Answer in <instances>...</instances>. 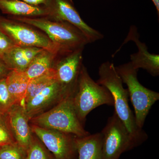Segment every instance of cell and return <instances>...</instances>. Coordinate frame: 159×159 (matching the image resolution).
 I'll return each instance as SVG.
<instances>
[{
  "instance_id": "cell-21",
  "label": "cell",
  "mask_w": 159,
  "mask_h": 159,
  "mask_svg": "<svg viewBox=\"0 0 159 159\" xmlns=\"http://www.w3.org/2000/svg\"><path fill=\"white\" fill-rule=\"evenodd\" d=\"M25 159H55L50 156L45 148L37 140L32 138L27 150Z\"/></svg>"
},
{
  "instance_id": "cell-6",
  "label": "cell",
  "mask_w": 159,
  "mask_h": 159,
  "mask_svg": "<svg viewBox=\"0 0 159 159\" xmlns=\"http://www.w3.org/2000/svg\"><path fill=\"white\" fill-rule=\"evenodd\" d=\"M100 133L102 159H119L122 153L135 148L130 134L115 112Z\"/></svg>"
},
{
  "instance_id": "cell-5",
  "label": "cell",
  "mask_w": 159,
  "mask_h": 159,
  "mask_svg": "<svg viewBox=\"0 0 159 159\" xmlns=\"http://www.w3.org/2000/svg\"><path fill=\"white\" fill-rule=\"evenodd\" d=\"M116 69L122 82L128 88L137 125L142 129L152 107L159 99V93L140 83L138 79L139 70L134 68L130 62L116 66Z\"/></svg>"
},
{
  "instance_id": "cell-15",
  "label": "cell",
  "mask_w": 159,
  "mask_h": 159,
  "mask_svg": "<svg viewBox=\"0 0 159 159\" xmlns=\"http://www.w3.org/2000/svg\"><path fill=\"white\" fill-rule=\"evenodd\" d=\"M0 10L16 17H48L49 14L45 6H32L21 0H0Z\"/></svg>"
},
{
  "instance_id": "cell-7",
  "label": "cell",
  "mask_w": 159,
  "mask_h": 159,
  "mask_svg": "<svg viewBox=\"0 0 159 159\" xmlns=\"http://www.w3.org/2000/svg\"><path fill=\"white\" fill-rule=\"evenodd\" d=\"M0 28L16 46L36 47L59 55L65 54L47 35L17 22L0 20Z\"/></svg>"
},
{
  "instance_id": "cell-18",
  "label": "cell",
  "mask_w": 159,
  "mask_h": 159,
  "mask_svg": "<svg viewBox=\"0 0 159 159\" xmlns=\"http://www.w3.org/2000/svg\"><path fill=\"white\" fill-rule=\"evenodd\" d=\"M59 55L44 50L35 57L25 71L30 80L48 73L53 68V63Z\"/></svg>"
},
{
  "instance_id": "cell-3",
  "label": "cell",
  "mask_w": 159,
  "mask_h": 159,
  "mask_svg": "<svg viewBox=\"0 0 159 159\" xmlns=\"http://www.w3.org/2000/svg\"><path fill=\"white\" fill-rule=\"evenodd\" d=\"M30 120L33 125L59 131L76 136L84 137L90 134L85 130L74 107L73 96H67L51 110L39 114Z\"/></svg>"
},
{
  "instance_id": "cell-8",
  "label": "cell",
  "mask_w": 159,
  "mask_h": 159,
  "mask_svg": "<svg viewBox=\"0 0 159 159\" xmlns=\"http://www.w3.org/2000/svg\"><path fill=\"white\" fill-rule=\"evenodd\" d=\"M46 7L49 12L47 17L73 25L85 35L89 43L95 42L103 38V34L90 27L82 20L74 7L73 0H49Z\"/></svg>"
},
{
  "instance_id": "cell-9",
  "label": "cell",
  "mask_w": 159,
  "mask_h": 159,
  "mask_svg": "<svg viewBox=\"0 0 159 159\" xmlns=\"http://www.w3.org/2000/svg\"><path fill=\"white\" fill-rule=\"evenodd\" d=\"M84 48L76 49L60 57L55 67L57 81L67 96H73L77 91L82 63Z\"/></svg>"
},
{
  "instance_id": "cell-22",
  "label": "cell",
  "mask_w": 159,
  "mask_h": 159,
  "mask_svg": "<svg viewBox=\"0 0 159 159\" xmlns=\"http://www.w3.org/2000/svg\"><path fill=\"white\" fill-rule=\"evenodd\" d=\"M15 142L7 114L0 113V146Z\"/></svg>"
},
{
  "instance_id": "cell-27",
  "label": "cell",
  "mask_w": 159,
  "mask_h": 159,
  "mask_svg": "<svg viewBox=\"0 0 159 159\" xmlns=\"http://www.w3.org/2000/svg\"><path fill=\"white\" fill-rule=\"evenodd\" d=\"M152 2L154 4L157 12L158 15H159V0H152Z\"/></svg>"
},
{
  "instance_id": "cell-11",
  "label": "cell",
  "mask_w": 159,
  "mask_h": 159,
  "mask_svg": "<svg viewBox=\"0 0 159 159\" xmlns=\"http://www.w3.org/2000/svg\"><path fill=\"white\" fill-rule=\"evenodd\" d=\"M140 39V35L137 27L132 25L129 28L127 37L124 40L122 45L113 54L112 57L118 53L124 44L129 41L134 42L138 48L137 53L130 55L131 64L135 69H144L154 77L159 75V54H151L148 51V48L145 43L142 42Z\"/></svg>"
},
{
  "instance_id": "cell-10",
  "label": "cell",
  "mask_w": 159,
  "mask_h": 159,
  "mask_svg": "<svg viewBox=\"0 0 159 159\" xmlns=\"http://www.w3.org/2000/svg\"><path fill=\"white\" fill-rule=\"evenodd\" d=\"M31 131L53 153L55 159H73L77 152L74 135L33 125Z\"/></svg>"
},
{
  "instance_id": "cell-14",
  "label": "cell",
  "mask_w": 159,
  "mask_h": 159,
  "mask_svg": "<svg viewBox=\"0 0 159 159\" xmlns=\"http://www.w3.org/2000/svg\"><path fill=\"white\" fill-rule=\"evenodd\" d=\"M43 50L36 47L15 46L0 58L10 70L25 72L35 57Z\"/></svg>"
},
{
  "instance_id": "cell-12",
  "label": "cell",
  "mask_w": 159,
  "mask_h": 159,
  "mask_svg": "<svg viewBox=\"0 0 159 159\" xmlns=\"http://www.w3.org/2000/svg\"><path fill=\"white\" fill-rule=\"evenodd\" d=\"M6 114L16 142L27 150L33 137L29 125L30 119L24 105L19 103L13 104Z\"/></svg>"
},
{
  "instance_id": "cell-1",
  "label": "cell",
  "mask_w": 159,
  "mask_h": 159,
  "mask_svg": "<svg viewBox=\"0 0 159 159\" xmlns=\"http://www.w3.org/2000/svg\"><path fill=\"white\" fill-rule=\"evenodd\" d=\"M98 74L99 78L97 82L105 87L111 94L115 112L130 134L135 147L140 146L148 139V136L137 125L134 115L129 104L128 90L123 87L116 66L113 63L106 61L99 66Z\"/></svg>"
},
{
  "instance_id": "cell-24",
  "label": "cell",
  "mask_w": 159,
  "mask_h": 159,
  "mask_svg": "<svg viewBox=\"0 0 159 159\" xmlns=\"http://www.w3.org/2000/svg\"><path fill=\"white\" fill-rule=\"evenodd\" d=\"M15 46L12 41L0 30V58Z\"/></svg>"
},
{
  "instance_id": "cell-26",
  "label": "cell",
  "mask_w": 159,
  "mask_h": 159,
  "mask_svg": "<svg viewBox=\"0 0 159 159\" xmlns=\"http://www.w3.org/2000/svg\"><path fill=\"white\" fill-rule=\"evenodd\" d=\"M10 71L2 61H0V78L6 77Z\"/></svg>"
},
{
  "instance_id": "cell-16",
  "label": "cell",
  "mask_w": 159,
  "mask_h": 159,
  "mask_svg": "<svg viewBox=\"0 0 159 159\" xmlns=\"http://www.w3.org/2000/svg\"><path fill=\"white\" fill-rule=\"evenodd\" d=\"M74 144L78 159H102L101 133L84 137L75 136Z\"/></svg>"
},
{
  "instance_id": "cell-17",
  "label": "cell",
  "mask_w": 159,
  "mask_h": 159,
  "mask_svg": "<svg viewBox=\"0 0 159 159\" xmlns=\"http://www.w3.org/2000/svg\"><path fill=\"white\" fill-rule=\"evenodd\" d=\"M8 92L14 104L24 105L30 80L24 72L10 70L6 77Z\"/></svg>"
},
{
  "instance_id": "cell-20",
  "label": "cell",
  "mask_w": 159,
  "mask_h": 159,
  "mask_svg": "<svg viewBox=\"0 0 159 159\" xmlns=\"http://www.w3.org/2000/svg\"><path fill=\"white\" fill-rule=\"evenodd\" d=\"M27 150L16 142L0 146V159H25Z\"/></svg>"
},
{
  "instance_id": "cell-13",
  "label": "cell",
  "mask_w": 159,
  "mask_h": 159,
  "mask_svg": "<svg viewBox=\"0 0 159 159\" xmlns=\"http://www.w3.org/2000/svg\"><path fill=\"white\" fill-rule=\"evenodd\" d=\"M66 97L65 91L57 80L48 86L24 105L25 110L31 119L54 102L58 103Z\"/></svg>"
},
{
  "instance_id": "cell-19",
  "label": "cell",
  "mask_w": 159,
  "mask_h": 159,
  "mask_svg": "<svg viewBox=\"0 0 159 159\" xmlns=\"http://www.w3.org/2000/svg\"><path fill=\"white\" fill-rule=\"evenodd\" d=\"M57 80L56 72L54 67L46 74L31 80L24 100V105L39 93L43 89Z\"/></svg>"
},
{
  "instance_id": "cell-25",
  "label": "cell",
  "mask_w": 159,
  "mask_h": 159,
  "mask_svg": "<svg viewBox=\"0 0 159 159\" xmlns=\"http://www.w3.org/2000/svg\"><path fill=\"white\" fill-rule=\"evenodd\" d=\"M25 2L34 6H46L48 5L49 0H21Z\"/></svg>"
},
{
  "instance_id": "cell-23",
  "label": "cell",
  "mask_w": 159,
  "mask_h": 159,
  "mask_svg": "<svg viewBox=\"0 0 159 159\" xmlns=\"http://www.w3.org/2000/svg\"><path fill=\"white\" fill-rule=\"evenodd\" d=\"M13 104L7 89L6 77L0 78V113H7Z\"/></svg>"
},
{
  "instance_id": "cell-2",
  "label": "cell",
  "mask_w": 159,
  "mask_h": 159,
  "mask_svg": "<svg viewBox=\"0 0 159 159\" xmlns=\"http://www.w3.org/2000/svg\"><path fill=\"white\" fill-rule=\"evenodd\" d=\"M15 20L40 29L62 52L67 53L84 48L89 43L82 32L70 23L57 21L47 17H16Z\"/></svg>"
},
{
  "instance_id": "cell-4",
  "label": "cell",
  "mask_w": 159,
  "mask_h": 159,
  "mask_svg": "<svg viewBox=\"0 0 159 159\" xmlns=\"http://www.w3.org/2000/svg\"><path fill=\"white\" fill-rule=\"evenodd\" d=\"M73 101L77 116L83 124L87 116L94 109L103 105L114 106L113 99L109 91L92 79L84 65Z\"/></svg>"
}]
</instances>
